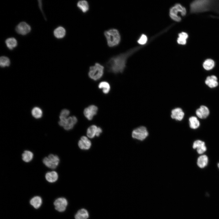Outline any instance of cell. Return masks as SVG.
Segmentation results:
<instances>
[{
	"instance_id": "obj_1",
	"label": "cell",
	"mask_w": 219,
	"mask_h": 219,
	"mask_svg": "<svg viewBox=\"0 0 219 219\" xmlns=\"http://www.w3.org/2000/svg\"><path fill=\"white\" fill-rule=\"evenodd\" d=\"M139 48L136 47L111 57L106 63L108 71L115 74L123 72L126 67L128 58Z\"/></svg>"
},
{
	"instance_id": "obj_2",
	"label": "cell",
	"mask_w": 219,
	"mask_h": 219,
	"mask_svg": "<svg viewBox=\"0 0 219 219\" xmlns=\"http://www.w3.org/2000/svg\"><path fill=\"white\" fill-rule=\"evenodd\" d=\"M104 35L106 39L108 46L114 47L118 46L121 41V36L118 30L111 28L105 30Z\"/></svg>"
},
{
	"instance_id": "obj_3",
	"label": "cell",
	"mask_w": 219,
	"mask_h": 219,
	"mask_svg": "<svg viewBox=\"0 0 219 219\" xmlns=\"http://www.w3.org/2000/svg\"><path fill=\"white\" fill-rule=\"evenodd\" d=\"M104 68V66L100 64L97 62L95 63L94 65L89 67V76L94 81L99 79L103 74Z\"/></svg>"
},
{
	"instance_id": "obj_4",
	"label": "cell",
	"mask_w": 219,
	"mask_h": 219,
	"mask_svg": "<svg viewBox=\"0 0 219 219\" xmlns=\"http://www.w3.org/2000/svg\"><path fill=\"white\" fill-rule=\"evenodd\" d=\"M180 12L182 16H184L186 14L185 8L179 4H177L171 7L169 10V16L170 18L176 22H180L181 20L180 17L178 16V12Z\"/></svg>"
},
{
	"instance_id": "obj_5",
	"label": "cell",
	"mask_w": 219,
	"mask_h": 219,
	"mask_svg": "<svg viewBox=\"0 0 219 219\" xmlns=\"http://www.w3.org/2000/svg\"><path fill=\"white\" fill-rule=\"evenodd\" d=\"M209 0H196L190 5V10L192 12H197L206 10L210 4Z\"/></svg>"
},
{
	"instance_id": "obj_6",
	"label": "cell",
	"mask_w": 219,
	"mask_h": 219,
	"mask_svg": "<svg viewBox=\"0 0 219 219\" xmlns=\"http://www.w3.org/2000/svg\"><path fill=\"white\" fill-rule=\"evenodd\" d=\"M60 159L58 156L55 155L50 154L47 157H44L43 162L47 167L51 169H55L58 165Z\"/></svg>"
},
{
	"instance_id": "obj_7",
	"label": "cell",
	"mask_w": 219,
	"mask_h": 219,
	"mask_svg": "<svg viewBox=\"0 0 219 219\" xmlns=\"http://www.w3.org/2000/svg\"><path fill=\"white\" fill-rule=\"evenodd\" d=\"M148 132L146 128L143 126L134 129L132 132V137L134 139L142 141L145 139L148 135Z\"/></svg>"
},
{
	"instance_id": "obj_8",
	"label": "cell",
	"mask_w": 219,
	"mask_h": 219,
	"mask_svg": "<svg viewBox=\"0 0 219 219\" xmlns=\"http://www.w3.org/2000/svg\"><path fill=\"white\" fill-rule=\"evenodd\" d=\"M55 209L60 212L64 211L68 205V202L66 199L60 197L56 199L54 202Z\"/></svg>"
},
{
	"instance_id": "obj_9",
	"label": "cell",
	"mask_w": 219,
	"mask_h": 219,
	"mask_svg": "<svg viewBox=\"0 0 219 219\" xmlns=\"http://www.w3.org/2000/svg\"><path fill=\"white\" fill-rule=\"evenodd\" d=\"M98 108L94 105H91L86 108L83 113L85 117L89 120H92L94 116L96 114Z\"/></svg>"
},
{
	"instance_id": "obj_10",
	"label": "cell",
	"mask_w": 219,
	"mask_h": 219,
	"mask_svg": "<svg viewBox=\"0 0 219 219\" xmlns=\"http://www.w3.org/2000/svg\"><path fill=\"white\" fill-rule=\"evenodd\" d=\"M30 26L24 22L20 23L16 26V31L20 34L25 35L31 31Z\"/></svg>"
},
{
	"instance_id": "obj_11",
	"label": "cell",
	"mask_w": 219,
	"mask_h": 219,
	"mask_svg": "<svg viewBox=\"0 0 219 219\" xmlns=\"http://www.w3.org/2000/svg\"><path fill=\"white\" fill-rule=\"evenodd\" d=\"M193 149H196L197 153L199 154H202L207 150V148L204 142L200 140H197L193 143Z\"/></svg>"
},
{
	"instance_id": "obj_12",
	"label": "cell",
	"mask_w": 219,
	"mask_h": 219,
	"mask_svg": "<svg viewBox=\"0 0 219 219\" xmlns=\"http://www.w3.org/2000/svg\"><path fill=\"white\" fill-rule=\"evenodd\" d=\"M171 117L173 119L177 121H181L183 119L184 113L182 109L180 108H176L171 111Z\"/></svg>"
},
{
	"instance_id": "obj_13",
	"label": "cell",
	"mask_w": 219,
	"mask_h": 219,
	"mask_svg": "<svg viewBox=\"0 0 219 219\" xmlns=\"http://www.w3.org/2000/svg\"><path fill=\"white\" fill-rule=\"evenodd\" d=\"M79 148L82 150H88L91 145V141L86 136H83L81 137V139L78 142Z\"/></svg>"
},
{
	"instance_id": "obj_14",
	"label": "cell",
	"mask_w": 219,
	"mask_h": 219,
	"mask_svg": "<svg viewBox=\"0 0 219 219\" xmlns=\"http://www.w3.org/2000/svg\"><path fill=\"white\" fill-rule=\"evenodd\" d=\"M196 113L197 116L199 118L203 119L208 116L209 114V110L207 106L202 105L196 110Z\"/></svg>"
},
{
	"instance_id": "obj_15",
	"label": "cell",
	"mask_w": 219,
	"mask_h": 219,
	"mask_svg": "<svg viewBox=\"0 0 219 219\" xmlns=\"http://www.w3.org/2000/svg\"><path fill=\"white\" fill-rule=\"evenodd\" d=\"M77 121V119L75 116L69 117L67 118L65 125L63 128L67 130H70L73 128Z\"/></svg>"
},
{
	"instance_id": "obj_16",
	"label": "cell",
	"mask_w": 219,
	"mask_h": 219,
	"mask_svg": "<svg viewBox=\"0 0 219 219\" xmlns=\"http://www.w3.org/2000/svg\"><path fill=\"white\" fill-rule=\"evenodd\" d=\"M77 6L82 12L86 13L89 9V2L85 0H81L78 1L76 4Z\"/></svg>"
},
{
	"instance_id": "obj_17",
	"label": "cell",
	"mask_w": 219,
	"mask_h": 219,
	"mask_svg": "<svg viewBox=\"0 0 219 219\" xmlns=\"http://www.w3.org/2000/svg\"><path fill=\"white\" fill-rule=\"evenodd\" d=\"M58 176L57 172L54 171L47 172L45 175V178L48 182L53 183L56 182L58 179Z\"/></svg>"
},
{
	"instance_id": "obj_18",
	"label": "cell",
	"mask_w": 219,
	"mask_h": 219,
	"mask_svg": "<svg viewBox=\"0 0 219 219\" xmlns=\"http://www.w3.org/2000/svg\"><path fill=\"white\" fill-rule=\"evenodd\" d=\"M205 83L210 88H215L218 85L217 78L214 75L208 76L205 81Z\"/></svg>"
},
{
	"instance_id": "obj_19",
	"label": "cell",
	"mask_w": 219,
	"mask_h": 219,
	"mask_svg": "<svg viewBox=\"0 0 219 219\" xmlns=\"http://www.w3.org/2000/svg\"><path fill=\"white\" fill-rule=\"evenodd\" d=\"M54 34L56 38L62 39L65 36L66 34V30L64 27L59 26L54 30Z\"/></svg>"
},
{
	"instance_id": "obj_20",
	"label": "cell",
	"mask_w": 219,
	"mask_h": 219,
	"mask_svg": "<svg viewBox=\"0 0 219 219\" xmlns=\"http://www.w3.org/2000/svg\"><path fill=\"white\" fill-rule=\"evenodd\" d=\"M208 158L206 155H202L199 156L197 160V165L201 168L205 167L208 163Z\"/></svg>"
},
{
	"instance_id": "obj_21",
	"label": "cell",
	"mask_w": 219,
	"mask_h": 219,
	"mask_svg": "<svg viewBox=\"0 0 219 219\" xmlns=\"http://www.w3.org/2000/svg\"><path fill=\"white\" fill-rule=\"evenodd\" d=\"M22 160L25 162L28 163L31 162L33 157V153L29 150H25L22 155Z\"/></svg>"
},
{
	"instance_id": "obj_22",
	"label": "cell",
	"mask_w": 219,
	"mask_h": 219,
	"mask_svg": "<svg viewBox=\"0 0 219 219\" xmlns=\"http://www.w3.org/2000/svg\"><path fill=\"white\" fill-rule=\"evenodd\" d=\"M30 204L35 209H38L40 207L42 203V200L41 198L39 196H35L33 197L30 200Z\"/></svg>"
},
{
	"instance_id": "obj_23",
	"label": "cell",
	"mask_w": 219,
	"mask_h": 219,
	"mask_svg": "<svg viewBox=\"0 0 219 219\" xmlns=\"http://www.w3.org/2000/svg\"><path fill=\"white\" fill-rule=\"evenodd\" d=\"M87 211L84 209L79 210L75 215V219H87L89 217Z\"/></svg>"
},
{
	"instance_id": "obj_24",
	"label": "cell",
	"mask_w": 219,
	"mask_h": 219,
	"mask_svg": "<svg viewBox=\"0 0 219 219\" xmlns=\"http://www.w3.org/2000/svg\"><path fill=\"white\" fill-rule=\"evenodd\" d=\"M189 126L192 129H196L200 126V122L195 116L190 117L189 119Z\"/></svg>"
},
{
	"instance_id": "obj_25",
	"label": "cell",
	"mask_w": 219,
	"mask_h": 219,
	"mask_svg": "<svg viewBox=\"0 0 219 219\" xmlns=\"http://www.w3.org/2000/svg\"><path fill=\"white\" fill-rule=\"evenodd\" d=\"M98 87L99 89H102L103 92L105 94L108 93L110 89L109 84L106 81L100 82L98 85Z\"/></svg>"
},
{
	"instance_id": "obj_26",
	"label": "cell",
	"mask_w": 219,
	"mask_h": 219,
	"mask_svg": "<svg viewBox=\"0 0 219 219\" xmlns=\"http://www.w3.org/2000/svg\"><path fill=\"white\" fill-rule=\"evenodd\" d=\"M5 43L7 47L11 50L16 47L17 45L16 40L13 37L7 39L5 41Z\"/></svg>"
},
{
	"instance_id": "obj_27",
	"label": "cell",
	"mask_w": 219,
	"mask_h": 219,
	"mask_svg": "<svg viewBox=\"0 0 219 219\" xmlns=\"http://www.w3.org/2000/svg\"><path fill=\"white\" fill-rule=\"evenodd\" d=\"M98 127L95 125H92L87 129V135L91 138H93L96 135Z\"/></svg>"
},
{
	"instance_id": "obj_28",
	"label": "cell",
	"mask_w": 219,
	"mask_h": 219,
	"mask_svg": "<svg viewBox=\"0 0 219 219\" xmlns=\"http://www.w3.org/2000/svg\"><path fill=\"white\" fill-rule=\"evenodd\" d=\"M177 40V43L180 44L185 45L186 43V39L188 37V34L184 32L179 33Z\"/></svg>"
},
{
	"instance_id": "obj_29",
	"label": "cell",
	"mask_w": 219,
	"mask_h": 219,
	"mask_svg": "<svg viewBox=\"0 0 219 219\" xmlns=\"http://www.w3.org/2000/svg\"><path fill=\"white\" fill-rule=\"evenodd\" d=\"M214 62L212 59H209L206 60L203 64L204 68L206 70L212 69L214 66Z\"/></svg>"
},
{
	"instance_id": "obj_30",
	"label": "cell",
	"mask_w": 219,
	"mask_h": 219,
	"mask_svg": "<svg viewBox=\"0 0 219 219\" xmlns=\"http://www.w3.org/2000/svg\"><path fill=\"white\" fill-rule=\"evenodd\" d=\"M10 64L9 59L5 56H1L0 58V65L1 67L8 66Z\"/></svg>"
},
{
	"instance_id": "obj_31",
	"label": "cell",
	"mask_w": 219,
	"mask_h": 219,
	"mask_svg": "<svg viewBox=\"0 0 219 219\" xmlns=\"http://www.w3.org/2000/svg\"><path fill=\"white\" fill-rule=\"evenodd\" d=\"M32 115L36 118H39L42 116V111L41 109L38 107H35L32 111Z\"/></svg>"
},
{
	"instance_id": "obj_32",
	"label": "cell",
	"mask_w": 219,
	"mask_h": 219,
	"mask_svg": "<svg viewBox=\"0 0 219 219\" xmlns=\"http://www.w3.org/2000/svg\"><path fill=\"white\" fill-rule=\"evenodd\" d=\"M147 40L148 38L147 36L145 34H143L137 40V42L140 44L144 45L146 43Z\"/></svg>"
},
{
	"instance_id": "obj_33",
	"label": "cell",
	"mask_w": 219,
	"mask_h": 219,
	"mask_svg": "<svg viewBox=\"0 0 219 219\" xmlns=\"http://www.w3.org/2000/svg\"><path fill=\"white\" fill-rule=\"evenodd\" d=\"M70 114L69 111L67 109H64L61 112L60 116L64 118H67Z\"/></svg>"
},
{
	"instance_id": "obj_34",
	"label": "cell",
	"mask_w": 219,
	"mask_h": 219,
	"mask_svg": "<svg viewBox=\"0 0 219 219\" xmlns=\"http://www.w3.org/2000/svg\"><path fill=\"white\" fill-rule=\"evenodd\" d=\"M102 132V129L100 127H98L96 131V136L97 137L99 136Z\"/></svg>"
},
{
	"instance_id": "obj_35",
	"label": "cell",
	"mask_w": 219,
	"mask_h": 219,
	"mask_svg": "<svg viewBox=\"0 0 219 219\" xmlns=\"http://www.w3.org/2000/svg\"><path fill=\"white\" fill-rule=\"evenodd\" d=\"M217 166H218V168L219 169V162L218 163V164H217Z\"/></svg>"
}]
</instances>
